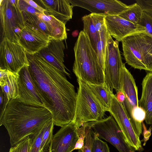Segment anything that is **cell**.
Returning <instances> with one entry per match:
<instances>
[{
	"label": "cell",
	"mask_w": 152,
	"mask_h": 152,
	"mask_svg": "<svg viewBox=\"0 0 152 152\" xmlns=\"http://www.w3.org/2000/svg\"><path fill=\"white\" fill-rule=\"evenodd\" d=\"M28 68L34 82L51 113L54 125L61 127L73 120L77 94L66 75L37 53H26Z\"/></svg>",
	"instance_id": "cell-1"
},
{
	"label": "cell",
	"mask_w": 152,
	"mask_h": 152,
	"mask_svg": "<svg viewBox=\"0 0 152 152\" xmlns=\"http://www.w3.org/2000/svg\"><path fill=\"white\" fill-rule=\"evenodd\" d=\"M86 83L105 111L109 112L113 92L110 90L105 83L100 85Z\"/></svg>",
	"instance_id": "cell-22"
},
{
	"label": "cell",
	"mask_w": 152,
	"mask_h": 152,
	"mask_svg": "<svg viewBox=\"0 0 152 152\" xmlns=\"http://www.w3.org/2000/svg\"><path fill=\"white\" fill-rule=\"evenodd\" d=\"M92 152H110V148L107 143L101 140L97 134L93 144Z\"/></svg>",
	"instance_id": "cell-32"
},
{
	"label": "cell",
	"mask_w": 152,
	"mask_h": 152,
	"mask_svg": "<svg viewBox=\"0 0 152 152\" xmlns=\"http://www.w3.org/2000/svg\"><path fill=\"white\" fill-rule=\"evenodd\" d=\"M92 18L93 24L98 33L101 30L102 26L104 23V15L94 14H90Z\"/></svg>",
	"instance_id": "cell-34"
},
{
	"label": "cell",
	"mask_w": 152,
	"mask_h": 152,
	"mask_svg": "<svg viewBox=\"0 0 152 152\" xmlns=\"http://www.w3.org/2000/svg\"><path fill=\"white\" fill-rule=\"evenodd\" d=\"M115 96L116 99L120 103L122 104L124 101L125 99V95L121 91L117 92Z\"/></svg>",
	"instance_id": "cell-39"
},
{
	"label": "cell",
	"mask_w": 152,
	"mask_h": 152,
	"mask_svg": "<svg viewBox=\"0 0 152 152\" xmlns=\"http://www.w3.org/2000/svg\"><path fill=\"white\" fill-rule=\"evenodd\" d=\"M0 18L2 39L18 43L25 20L19 0H0Z\"/></svg>",
	"instance_id": "cell-6"
},
{
	"label": "cell",
	"mask_w": 152,
	"mask_h": 152,
	"mask_svg": "<svg viewBox=\"0 0 152 152\" xmlns=\"http://www.w3.org/2000/svg\"><path fill=\"white\" fill-rule=\"evenodd\" d=\"M85 126L86 136L84 145L81 149L78 150V152H92V146L96 134L91 127Z\"/></svg>",
	"instance_id": "cell-29"
},
{
	"label": "cell",
	"mask_w": 152,
	"mask_h": 152,
	"mask_svg": "<svg viewBox=\"0 0 152 152\" xmlns=\"http://www.w3.org/2000/svg\"><path fill=\"white\" fill-rule=\"evenodd\" d=\"M54 125L53 118L47 122L45 124L40 151L50 143L53 136V131Z\"/></svg>",
	"instance_id": "cell-28"
},
{
	"label": "cell",
	"mask_w": 152,
	"mask_h": 152,
	"mask_svg": "<svg viewBox=\"0 0 152 152\" xmlns=\"http://www.w3.org/2000/svg\"><path fill=\"white\" fill-rule=\"evenodd\" d=\"M118 42L114 41L109 33L104 67L105 83L113 92L120 91V78L123 63L118 47Z\"/></svg>",
	"instance_id": "cell-8"
},
{
	"label": "cell",
	"mask_w": 152,
	"mask_h": 152,
	"mask_svg": "<svg viewBox=\"0 0 152 152\" xmlns=\"http://www.w3.org/2000/svg\"><path fill=\"white\" fill-rule=\"evenodd\" d=\"M19 4L22 11H25L35 15L37 13L40 12L26 3L24 0H19Z\"/></svg>",
	"instance_id": "cell-36"
},
{
	"label": "cell",
	"mask_w": 152,
	"mask_h": 152,
	"mask_svg": "<svg viewBox=\"0 0 152 152\" xmlns=\"http://www.w3.org/2000/svg\"><path fill=\"white\" fill-rule=\"evenodd\" d=\"M28 66L23 67L18 73V96L17 98L26 103L46 107L43 99L33 81Z\"/></svg>",
	"instance_id": "cell-11"
},
{
	"label": "cell",
	"mask_w": 152,
	"mask_h": 152,
	"mask_svg": "<svg viewBox=\"0 0 152 152\" xmlns=\"http://www.w3.org/2000/svg\"><path fill=\"white\" fill-rule=\"evenodd\" d=\"M77 128L72 121L61 127L53 135L50 144V152H72L78 139Z\"/></svg>",
	"instance_id": "cell-16"
},
{
	"label": "cell",
	"mask_w": 152,
	"mask_h": 152,
	"mask_svg": "<svg viewBox=\"0 0 152 152\" xmlns=\"http://www.w3.org/2000/svg\"><path fill=\"white\" fill-rule=\"evenodd\" d=\"M53 118L45 107L23 102L18 99L8 102L0 115V125L4 126L10 137L11 147L42 127Z\"/></svg>",
	"instance_id": "cell-2"
},
{
	"label": "cell",
	"mask_w": 152,
	"mask_h": 152,
	"mask_svg": "<svg viewBox=\"0 0 152 152\" xmlns=\"http://www.w3.org/2000/svg\"><path fill=\"white\" fill-rule=\"evenodd\" d=\"M28 4L38 10L40 12L45 14L46 10L39 6L35 1L32 0H24Z\"/></svg>",
	"instance_id": "cell-38"
},
{
	"label": "cell",
	"mask_w": 152,
	"mask_h": 152,
	"mask_svg": "<svg viewBox=\"0 0 152 152\" xmlns=\"http://www.w3.org/2000/svg\"><path fill=\"white\" fill-rule=\"evenodd\" d=\"M104 22L110 35L118 42L132 34L145 32L144 27L127 20L118 15L105 16Z\"/></svg>",
	"instance_id": "cell-15"
},
{
	"label": "cell",
	"mask_w": 152,
	"mask_h": 152,
	"mask_svg": "<svg viewBox=\"0 0 152 152\" xmlns=\"http://www.w3.org/2000/svg\"><path fill=\"white\" fill-rule=\"evenodd\" d=\"M18 73L7 70L0 76V89L8 102L18 96Z\"/></svg>",
	"instance_id": "cell-20"
},
{
	"label": "cell",
	"mask_w": 152,
	"mask_h": 152,
	"mask_svg": "<svg viewBox=\"0 0 152 152\" xmlns=\"http://www.w3.org/2000/svg\"><path fill=\"white\" fill-rule=\"evenodd\" d=\"M36 15L46 23L51 33V38L61 40L67 38L65 24L52 15L40 12L37 13Z\"/></svg>",
	"instance_id": "cell-21"
},
{
	"label": "cell",
	"mask_w": 152,
	"mask_h": 152,
	"mask_svg": "<svg viewBox=\"0 0 152 152\" xmlns=\"http://www.w3.org/2000/svg\"><path fill=\"white\" fill-rule=\"evenodd\" d=\"M117 122L127 144L135 152L144 150L139 137L122 104L118 101L115 95H112L109 112Z\"/></svg>",
	"instance_id": "cell-10"
},
{
	"label": "cell",
	"mask_w": 152,
	"mask_h": 152,
	"mask_svg": "<svg viewBox=\"0 0 152 152\" xmlns=\"http://www.w3.org/2000/svg\"><path fill=\"white\" fill-rule=\"evenodd\" d=\"M121 42L126 63L134 69L152 72V36L146 32H137Z\"/></svg>",
	"instance_id": "cell-4"
},
{
	"label": "cell",
	"mask_w": 152,
	"mask_h": 152,
	"mask_svg": "<svg viewBox=\"0 0 152 152\" xmlns=\"http://www.w3.org/2000/svg\"><path fill=\"white\" fill-rule=\"evenodd\" d=\"M83 126L91 127L99 138L110 142L119 152H134L126 143L111 115L99 121L85 123Z\"/></svg>",
	"instance_id": "cell-7"
},
{
	"label": "cell",
	"mask_w": 152,
	"mask_h": 152,
	"mask_svg": "<svg viewBox=\"0 0 152 152\" xmlns=\"http://www.w3.org/2000/svg\"><path fill=\"white\" fill-rule=\"evenodd\" d=\"M65 49L63 40L50 38L47 45L37 53L54 67L69 77L64 63Z\"/></svg>",
	"instance_id": "cell-17"
},
{
	"label": "cell",
	"mask_w": 152,
	"mask_h": 152,
	"mask_svg": "<svg viewBox=\"0 0 152 152\" xmlns=\"http://www.w3.org/2000/svg\"><path fill=\"white\" fill-rule=\"evenodd\" d=\"M44 125L35 133L29 136L30 140L28 152L40 151Z\"/></svg>",
	"instance_id": "cell-27"
},
{
	"label": "cell",
	"mask_w": 152,
	"mask_h": 152,
	"mask_svg": "<svg viewBox=\"0 0 152 152\" xmlns=\"http://www.w3.org/2000/svg\"><path fill=\"white\" fill-rule=\"evenodd\" d=\"M30 140L29 136L26 137L15 145L12 147L9 152H28Z\"/></svg>",
	"instance_id": "cell-31"
},
{
	"label": "cell",
	"mask_w": 152,
	"mask_h": 152,
	"mask_svg": "<svg viewBox=\"0 0 152 152\" xmlns=\"http://www.w3.org/2000/svg\"><path fill=\"white\" fill-rule=\"evenodd\" d=\"M120 91L124 93L125 99L122 103L136 132V124L133 111L139 106L138 92L135 80L124 64L122 66L120 78Z\"/></svg>",
	"instance_id": "cell-12"
},
{
	"label": "cell",
	"mask_w": 152,
	"mask_h": 152,
	"mask_svg": "<svg viewBox=\"0 0 152 152\" xmlns=\"http://www.w3.org/2000/svg\"><path fill=\"white\" fill-rule=\"evenodd\" d=\"M78 85L75 110L72 121L79 128L85 123L104 118L105 110L87 83L77 78Z\"/></svg>",
	"instance_id": "cell-5"
},
{
	"label": "cell",
	"mask_w": 152,
	"mask_h": 152,
	"mask_svg": "<svg viewBox=\"0 0 152 152\" xmlns=\"http://www.w3.org/2000/svg\"><path fill=\"white\" fill-rule=\"evenodd\" d=\"M72 7L84 8L91 13L108 15H118L126 10L128 5L117 0H69Z\"/></svg>",
	"instance_id": "cell-13"
},
{
	"label": "cell",
	"mask_w": 152,
	"mask_h": 152,
	"mask_svg": "<svg viewBox=\"0 0 152 152\" xmlns=\"http://www.w3.org/2000/svg\"><path fill=\"white\" fill-rule=\"evenodd\" d=\"M136 1L143 11L152 17V0H137Z\"/></svg>",
	"instance_id": "cell-35"
},
{
	"label": "cell",
	"mask_w": 152,
	"mask_h": 152,
	"mask_svg": "<svg viewBox=\"0 0 152 152\" xmlns=\"http://www.w3.org/2000/svg\"><path fill=\"white\" fill-rule=\"evenodd\" d=\"M142 90L139 106L145 111L146 123L152 124V72H149L144 78L142 83Z\"/></svg>",
	"instance_id": "cell-19"
},
{
	"label": "cell",
	"mask_w": 152,
	"mask_h": 152,
	"mask_svg": "<svg viewBox=\"0 0 152 152\" xmlns=\"http://www.w3.org/2000/svg\"><path fill=\"white\" fill-rule=\"evenodd\" d=\"M85 128V126H82L77 128V132L78 139L73 150L80 149L83 147L86 136Z\"/></svg>",
	"instance_id": "cell-33"
},
{
	"label": "cell",
	"mask_w": 152,
	"mask_h": 152,
	"mask_svg": "<svg viewBox=\"0 0 152 152\" xmlns=\"http://www.w3.org/2000/svg\"><path fill=\"white\" fill-rule=\"evenodd\" d=\"M34 1L46 10V15L53 16L65 24L72 18L73 7L69 0Z\"/></svg>",
	"instance_id": "cell-18"
},
{
	"label": "cell",
	"mask_w": 152,
	"mask_h": 152,
	"mask_svg": "<svg viewBox=\"0 0 152 152\" xmlns=\"http://www.w3.org/2000/svg\"><path fill=\"white\" fill-rule=\"evenodd\" d=\"M99 33V37L97 45L96 53L100 63L104 70L106 48L109 35L105 22Z\"/></svg>",
	"instance_id": "cell-23"
},
{
	"label": "cell",
	"mask_w": 152,
	"mask_h": 152,
	"mask_svg": "<svg viewBox=\"0 0 152 152\" xmlns=\"http://www.w3.org/2000/svg\"><path fill=\"white\" fill-rule=\"evenodd\" d=\"M26 53L18 42L4 38L0 44V69L18 73L23 67L29 66Z\"/></svg>",
	"instance_id": "cell-9"
},
{
	"label": "cell",
	"mask_w": 152,
	"mask_h": 152,
	"mask_svg": "<svg viewBox=\"0 0 152 152\" xmlns=\"http://www.w3.org/2000/svg\"><path fill=\"white\" fill-rule=\"evenodd\" d=\"M75 59L73 71L77 78L87 83H105L104 69L87 34L80 32L74 47Z\"/></svg>",
	"instance_id": "cell-3"
},
{
	"label": "cell",
	"mask_w": 152,
	"mask_h": 152,
	"mask_svg": "<svg viewBox=\"0 0 152 152\" xmlns=\"http://www.w3.org/2000/svg\"><path fill=\"white\" fill-rule=\"evenodd\" d=\"M143 12L140 6L136 3L129 5L126 10L118 15L127 20L137 24L142 17Z\"/></svg>",
	"instance_id": "cell-25"
},
{
	"label": "cell",
	"mask_w": 152,
	"mask_h": 152,
	"mask_svg": "<svg viewBox=\"0 0 152 152\" xmlns=\"http://www.w3.org/2000/svg\"><path fill=\"white\" fill-rule=\"evenodd\" d=\"M83 23V30L87 34L91 44L96 53V48L99 37V34L97 32L93 24L90 14L86 15L82 18Z\"/></svg>",
	"instance_id": "cell-24"
},
{
	"label": "cell",
	"mask_w": 152,
	"mask_h": 152,
	"mask_svg": "<svg viewBox=\"0 0 152 152\" xmlns=\"http://www.w3.org/2000/svg\"><path fill=\"white\" fill-rule=\"evenodd\" d=\"M137 24L144 27L145 31L152 36V17L143 11Z\"/></svg>",
	"instance_id": "cell-30"
},
{
	"label": "cell",
	"mask_w": 152,
	"mask_h": 152,
	"mask_svg": "<svg viewBox=\"0 0 152 152\" xmlns=\"http://www.w3.org/2000/svg\"><path fill=\"white\" fill-rule=\"evenodd\" d=\"M25 22L32 25L51 38V33L46 23L35 14L22 11Z\"/></svg>",
	"instance_id": "cell-26"
},
{
	"label": "cell",
	"mask_w": 152,
	"mask_h": 152,
	"mask_svg": "<svg viewBox=\"0 0 152 152\" xmlns=\"http://www.w3.org/2000/svg\"><path fill=\"white\" fill-rule=\"evenodd\" d=\"M50 38L48 35L25 22L20 34L18 43L27 53L34 54L46 47Z\"/></svg>",
	"instance_id": "cell-14"
},
{
	"label": "cell",
	"mask_w": 152,
	"mask_h": 152,
	"mask_svg": "<svg viewBox=\"0 0 152 152\" xmlns=\"http://www.w3.org/2000/svg\"><path fill=\"white\" fill-rule=\"evenodd\" d=\"M50 144L48 146L41 150L40 152H50Z\"/></svg>",
	"instance_id": "cell-40"
},
{
	"label": "cell",
	"mask_w": 152,
	"mask_h": 152,
	"mask_svg": "<svg viewBox=\"0 0 152 152\" xmlns=\"http://www.w3.org/2000/svg\"><path fill=\"white\" fill-rule=\"evenodd\" d=\"M0 115L4 111L6 106L8 102L5 96L2 91H0Z\"/></svg>",
	"instance_id": "cell-37"
}]
</instances>
